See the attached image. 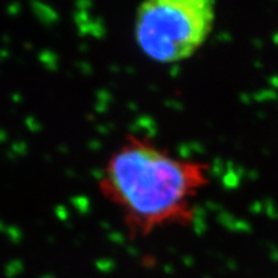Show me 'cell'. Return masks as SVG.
I'll use <instances>...</instances> for the list:
<instances>
[{
    "mask_svg": "<svg viewBox=\"0 0 278 278\" xmlns=\"http://www.w3.org/2000/svg\"><path fill=\"white\" fill-rule=\"evenodd\" d=\"M210 185V165L175 156L146 136L129 134L112 153L98 187L121 210L134 236L167 227H185L196 201Z\"/></svg>",
    "mask_w": 278,
    "mask_h": 278,
    "instance_id": "cell-1",
    "label": "cell"
},
{
    "mask_svg": "<svg viewBox=\"0 0 278 278\" xmlns=\"http://www.w3.org/2000/svg\"><path fill=\"white\" fill-rule=\"evenodd\" d=\"M215 17V0H143L134 18L137 46L153 62H182L205 46Z\"/></svg>",
    "mask_w": 278,
    "mask_h": 278,
    "instance_id": "cell-2",
    "label": "cell"
}]
</instances>
